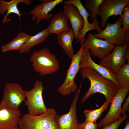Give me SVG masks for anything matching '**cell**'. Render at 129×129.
I'll list each match as a JSON object with an SVG mask.
<instances>
[{"mask_svg":"<svg viewBox=\"0 0 129 129\" xmlns=\"http://www.w3.org/2000/svg\"><path fill=\"white\" fill-rule=\"evenodd\" d=\"M84 78H87L90 82V86L81 98L82 103L84 102L91 95L98 93L103 94L106 100L111 103L120 89L112 81L106 79L92 68L84 66L79 71Z\"/></svg>","mask_w":129,"mask_h":129,"instance_id":"cell-1","label":"cell"},{"mask_svg":"<svg viewBox=\"0 0 129 129\" xmlns=\"http://www.w3.org/2000/svg\"><path fill=\"white\" fill-rule=\"evenodd\" d=\"M30 60L34 70L42 76L52 74L60 68L59 63L56 56L47 48L34 52Z\"/></svg>","mask_w":129,"mask_h":129,"instance_id":"cell-2","label":"cell"},{"mask_svg":"<svg viewBox=\"0 0 129 129\" xmlns=\"http://www.w3.org/2000/svg\"><path fill=\"white\" fill-rule=\"evenodd\" d=\"M58 115L55 109L47 108L42 114L32 116L26 113L22 116L18 126L20 129H59Z\"/></svg>","mask_w":129,"mask_h":129,"instance_id":"cell-3","label":"cell"},{"mask_svg":"<svg viewBox=\"0 0 129 129\" xmlns=\"http://www.w3.org/2000/svg\"><path fill=\"white\" fill-rule=\"evenodd\" d=\"M44 89L43 83L38 80L33 88L25 91L26 99L24 101L27 108L28 114L32 116L38 115L45 112L47 109L44 102L42 93Z\"/></svg>","mask_w":129,"mask_h":129,"instance_id":"cell-4","label":"cell"},{"mask_svg":"<svg viewBox=\"0 0 129 129\" xmlns=\"http://www.w3.org/2000/svg\"><path fill=\"white\" fill-rule=\"evenodd\" d=\"M122 25L120 17L114 23H107L104 29L94 35L97 38L105 39L112 44L122 46L125 42H129V31H124Z\"/></svg>","mask_w":129,"mask_h":129,"instance_id":"cell-5","label":"cell"},{"mask_svg":"<svg viewBox=\"0 0 129 129\" xmlns=\"http://www.w3.org/2000/svg\"><path fill=\"white\" fill-rule=\"evenodd\" d=\"M81 46L77 52L74 54L71 59L70 64L67 71L64 82L57 89L58 92L62 96L70 95L76 91L78 89L75 79L80 69V62L84 48L83 45Z\"/></svg>","mask_w":129,"mask_h":129,"instance_id":"cell-6","label":"cell"},{"mask_svg":"<svg viewBox=\"0 0 129 129\" xmlns=\"http://www.w3.org/2000/svg\"><path fill=\"white\" fill-rule=\"evenodd\" d=\"M25 99V91L21 85L16 83H9L5 87L0 104L5 108L16 110L19 109Z\"/></svg>","mask_w":129,"mask_h":129,"instance_id":"cell-7","label":"cell"},{"mask_svg":"<svg viewBox=\"0 0 129 129\" xmlns=\"http://www.w3.org/2000/svg\"><path fill=\"white\" fill-rule=\"evenodd\" d=\"M81 46L88 49L91 54L102 59L105 57L114 48L115 45L106 40H103L95 37L94 34L89 33L86 39L84 38L80 42Z\"/></svg>","mask_w":129,"mask_h":129,"instance_id":"cell-8","label":"cell"},{"mask_svg":"<svg viewBox=\"0 0 129 129\" xmlns=\"http://www.w3.org/2000/svg\"><path fill=\"white\" fill-rule=\"evenodd\" d=\"M129 91V88L120 89L111 102L110 109L105 117L98 124L102 127L113 123L120 119L122 104Z\"/></svg>","mask_w":129,"mask_h":129,"instance_id":"cell-9","label":"cell"},{"mask_svg":"<svg viewBox=\"0 0 129 129\" xmlns=\"http://www.w3.org/2000/svg\"><path fill=\"white\" fill-rule=\"evenodd\" d=\"M129 42H125L122 46H115L113 51L101 59L99 64L110 69L116 74L121 67L126 64L125 57L126 49Z\"/></svg>","mask_w":129,"mask_h":129,"instance_id":"cell-10","label":"cell"},{"mask_svg":"<svg viewBox=\"0 0 129 129\" xmlns=\"http://www.w3.org/2000/svg\"><path fill=\"white\" fill-rule=\"evenodd\" d=\"M129 4V0H104L100 6L98 15L101 17L102 28L105 27L108 18L113 16L120 15L121 18L124 8Z\"/></svg>","mask_w":129,"mask_h":129,"instance_id":"cell-11","label":"cell"},{"mask_svg":"<svg viewBox=\"0 0 129 129\" xmlns=\"http://www.w3.org/2000/svg\"><path fill=\"white\" fill-rule=\"evenodd\" d=\"M83 80L82 79L69 112L57 116V122L59 129H79L80 123L77 116L76 106Z\"/></svg>","mask_w":129,"mask_h":129,"instance_id":"cell-12","label":"cell"},{"mask_svg":"<svg viewBox=\"0 0 129 129\" xmlns=\"http://www.w3.org/2000/svg\"><path fill=\"white\" fill-rule=\"evenodd\" d=\"M65 5L71 4L75 5L78 10L80 14L83 17L84 21V27L83 29L79 33L78 38L75 42L76 44L82 41L85 38V36L88 31L96 30L98 33H100L102 30L99 25V22L97 19L93 21L91 23H90L88 20V17L90 14L84 8L80 0H70L64 1Z\"/></svg>","mask_w":129,"mask_h":129,"instance_id":"cell-13","label":"cell"},{"mask_svg":"<svg viewBox=\"0 0 129 129\" xmlns=\"http://www.w3.org/2000/svg\"><path fill=\"white\" fill-rule=\"evenodd\" d=\"M91 52L88 49L84 48L81 58L80 67H89L97 72L104 78L112 81L119 89L120 86L116 78V74L110 69L95 62L91 59Z\"/></svg>","mask_w":129,"mask_h":129,"instance_id":"cell-14","label":"cell"},{"mask_svg":"<svg viewBox=\"0 0 129 129\" xmlns=\"http://www.w3.org/2000/svg\"><path fill=\"white\" fill-rule=\"evenodd\" d=\"M42 3L35 6L31 10L30 14L32 15L31 19L35 21L37 24H39L43 20L51 18L53 16L52 13H49L57 5L62 3L63 0H41Z\"/></svg>","mask_w":129,"mask_h":129,"instance_id":"cell-15","label":"cell"},{"mask_svg":"<svg viewBox=\"0 0 129 129\" xmlns=\"http://www.w3.org/2000/svg\"><path fill=\"white\" fill-rule=\"evenodd\" d=\"M22 117L19 109H11L0 104V129H14L18 127Z\"/></svg>","mask_w":129,"mask_h":129,"instance_id":"cell-16","label":"cell"},{"mask_svg":"<svg viewBox=\"0 0 129 129\" xmlns=\"http://www.w3.org/2000/svg\"><path fill=\"white\" fill-rule=\"evenodd\" d=\"M64 12L67 16L71 23L72 27L77 40L79 32L84 27L83 19L77 8L74 5L68 4L64 6Z\"/></svg>","mask_w":129,"mask_h":129,"instance_id":"cell-17","label":"cell"},{"mask_svg":"<svg viewBox=\"0 0 129 129\" xmlns=\"http://www.w3.org/2000/svg\"><path fill=\"white\" fill-rule=\"evenodd\" d=\"M23 3L27 5H30L31 1L30 0H12L7 2L3 0H0V13L4 14L6 12V14L2 21V23H4L10 21L11 19H8L9 15L11 13L17 15L20 21V17L22 14L17 7V5L19 3Z\"/></svg>","mask_w":129,"mask_h":129,"instance_id":"cell-18","label":"cell"},{"mask_svg":"<svg viewBox=\"0 0 129 129\" xmlns=\"http://www.w3.org/2000/svg\"><path fill=\"white\" fill-rule=\"evenodd\" d=\"M75 39V34L72 28L70 27L57 35L58 44L71 59L74 55L72 43Z\"/></svg>","mask_w":129,"mask_h":129,"instance_id":"cell-19","label":"cell"},{"mask_svg":"<svg viewBox=\"0 0 129 129\" xmlns=\"http://www.w3.org/2000/svg\"><path fill=\"white\" fill-rule=\"evenodd\" d=\"M68 18L64 11L57 12L51 18L48 27L50 34L57 35L68 29L69 27L68 25Z\"/></svg>","mask_w":129,"mask_h":129,"instance_id":"cell-20","label":"cell"},{"mask_svg":"<svg viewBox=\"0 0 129 129\" xmlns=\"http://www.w3.org/2000/svg\"><path fill=\"white\" fill-rule=\"evenodd\" d=\"M50 34L48 27L32 35L19 51L20 53H25L30 52L35 46L46 41Z\"/></svg>","mask_w":129,"mask_h":129,"instance_id":"cell-21","label":"cell"},{"mask_svg":"<svg viewBox=\"0 0 129 129\" xmlns=\"http://www.w3.org/2000/svg\"><path fill=\"white\" fill-rule=\"evenodd\" d=\"M32 35L21 32L12 40L1 47L2 51L5 52L13 50L19 51Z\"/></svg>","mask_w":129,"mask_h":129,"instance_id":"cell-22","label":"cell"},{"mask_svg":"<svg viewBox=\"0 0 129 129\" xmlns=\"http://www.w3.org/2000/svg\"><path fill=\"white\" fill-rule=\"evenodd\" d=\"M120 89L129 88V63L123 65L116 74Z\"/></svg>","mask_w":129,"mask_h":129,"instance_id":"cell-23","label":"cell"},{"mask_svg":"<svg viewBox=\"0 0 129 129\" xmlns=\"http://www.w3.org/2000/svg\"><path fill=\"white\" fill-rule=\"evenodd\" d=\"M111 102L106 100L103 105L97 109L92 110H86L84 111V113L86 118V120L94 122L99 118L102 113L107 109Z\"/></svg>","mask_w":129,"mask_h":129,"instance_id":"cell-24","label":"cell"},{"mask_svg":"<svg viewBox=\"0 0 129 129\" xmlns=\"http://www.w3.org/2000/svg\"><path fill=\"white\" fill-rule=\"evenodd\" d=\"M104 0H87L85 3L84 8L90 13V19L93 21L96 19L98 14V10L100 6Z\"/></svg>","mask_w":129,"mask_h":129,"instance_id":"cell-25","label":"cell"},{"mask_svg":"<svg viewBox=\"0 0 129 129\" xmlns=\"http://www.w3.org/2000/svg\"><path fill=\"white\" fill-rule=\"evenodd\" d=\"M123 29L125 31H129V4L126 5L124 8L121 18Z\"/></svg>","mask_w":129,"mask_h":129,"instance_id":"cell-26","label":"cell"},{"mask_svg":"<svg viewBox=\"0 0 129 129\" xmlns=\"http://www.w3.org/2000/svg\"><path fill=\"white\" fill-rule=\"evenodd\" d=\"M98 127L96 122L86 120L83 123H80L79 129H98Z\"/></svg>","mask_w":129,"mask_h":129,"instance_id":"cell-27","label":"cell"},{"mask_svg":"<svg viewBox=\"0 0 129 129\" xmlns=\"http://www.w3.org/2000/svg\"><path fill=\"white\" fill-rule=\"evenodd\" d=\"M126 114L117 121L108 125L104 126L102 129H117L123 122L128 118Z\"/></svg>","mask_w":129,"mask_h":129,"instance_id":"cell-28","label":"cell"},{"mask_svg":"<svg viewBox=\"0 0 129 129\" xmlns=\"http://www.w3.org/2000/svg\"><path fill=\"white\" fill-rule=\"evenodd\" d=\"M129 111V97L128 96L125 100V102L121 107V114L124 115L126 112Z\"/></svg>","mask_w":129,"mask_h":129,"instance_id":"cell-29","label":"cell"},{"mask_svg":"<svg viewBox=\"0 0 129 129\" xmlns=\"http://www.w3.org/2000/svg\"><path fill=\"white\" fill-rule=\"evenodd\" d=\"M123 129H129V120H127L125 123V126Z\"/></svg>","mask_w":129,"mask_h":129,"instance_id":"cell-30","label":"cell"},{"mask_svg":"<svg viewBox=\"0 0 129 129\" xmlns=\"http://www.w3.org/2000/svg\"><path fill=\"white\" fill-rule=\"evenodd\" d=\"M14 129H20L19 128H18V127H17L16 128H15Z\"/></svg>","mask_w":129,"mask_h":129,"instance_id":"cell-31","label":"cell"}]
</instances>
